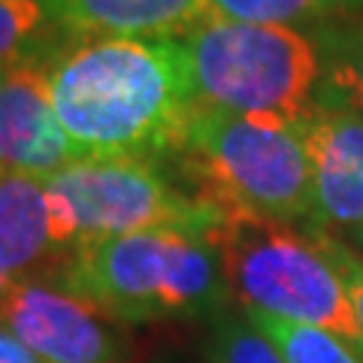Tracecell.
Here are the masks:
<instances>
[{
  "instance_id": "obj_19",
  "label": "cell",
  "mask_w": 363,
  "mask_h": 363,
  "mask_svg": "<svg viewBox=\"0 0 363 363\" xmlns=\"http://www.w3.org/2000/svg\"><path fill=\"white\" fill-rule=\"evenodd\" d=\"M9 288H13V285H9V281H6V279H0V303H4V297H6V294H9Z\"/></svg>"
},
{
  "instance_id": "obj_13",
  "label": "cell",
  "mask_w": 363,
  "mask_h": 363,
  "mask_svg": "<svg viewBox=\"0 0 363 363\" xmlns=\"http://www.w3.org/2000/svg\"><path fill=\"white\" fill-rule=\"evenodd\" d=\"M64 40L67 33L43 0H0V70L43 67Z\"/></svg>"
},
{
  "instance_id": "obj_17",
  "label": "cell",
  "mask_w": 363,
  "mask_h": 363,
  "mask_svg": "<svg viewBox=\"0 0 363 363\" xmlns=\"http://www.w3.org/2000/svg\"><path fill=\"white\" fill-rule=\"evenodd\" d=\"M318 240H321L324 252H327V257H330V264L336 267V272L342 276V285L348 291L351 306H354V315L360 321V330H363V257L351 245H345L342 240H339L336 233L318 230Z\"/></svg>"
},
{
  "instance_id": "obj_8",
  "label": "cell",
  "mask_w": 363,
  "mask_h": 363,
  "mask_svg": "<svg viewBox=\"0 0 363 363\" xmlns=\"http://www.w3.org/2000/svg\"><path fill=\"white\" fill-rule=\"evenodd\" d=\"M312 161V227L363 233V116L342 106H315L303 121Z\"/></svg>"
},
{
  "instance_id": "obj_21",
  "label": "cell",
  "mask_w": 363,
  "mask_h": 363,
  "mask_svg": "<svg viewBox=\"0 0 363 363\" xmlns=\"http://www.w3.org/2000/svg\"><path fill=\"white\" fill-rule=\"evenodd\" d=\"M360 9H363V0H360Z\"/></svg>"
},
{
  "instance_id": "obj_16",
  "label": "cell",
  "mask_w": 363,
  "mask_h": 363,
  "mask_svg": "<svg viewBox=\"0 0 363 363\" xmlns=\"http://www.w3.org/2000/svg\"><path fill=\"white\" fill-rule=\"evenodd\" d=\"M212 363H285L269 339L257 327L240 318L224 315L215 324L212 336Z\"/></svg>"
},
{
  "instance_id": "obj_1",
  "label": "cell",
  "mask_w": 363,
  "mask_h": 363,
  "mask_svg": "<svg viewBox=\"0 0 363 363\" xmlns=\"http://www.w3.org/2000/svg\"><path fill=\"white\" fill-rule=\"evenodd\" d=\"M43 70L79 157L167 164L185 143L194 97L179 40L67 37Z\"/></svg>"
},
{
  "instance_id": "obj_11",
  "label": "cell",
  "mask_w": 363,
  "mask_h": 363,
  "mask_svg": "<svg viewBox=\"0 0 363 363\" xmlns=\"http://www.w3.org/2000/svg\"><path fill=\"white\" fill-rule=\"evenodd\" d=\"M67 37L182 40L206 18L209 0H43Z\"/></svg>"
},
{
  "instance_id": "obj_20",
  "label": "cell",
  "mask_w": 363,
  "mask_h": 363,
  "mask_svg": "<svg viewBox=\"0 0 363 363\" xmlns=\"http://www.w3.org/2000/svg\"><path fill=\"white\" fill-rule=\"evenodd\" d=\"M354 240H363V233H360V236H354Z\"/></svg>"
},
{
  "instance_id": "obj_5",
  "label": "cell",
  "mask_w": 363,
  "mask_h": 363,
  "mask_svg": "<svg viewBox=\"0 0 363 363\" xmlns=\"http://www.w3.org/2000/svg\"><path fill=\"white\" fill-rule=\"evenodd\" d=\"M212 236L221 255L227 297L245 312L324 327L363 354L354 306L318 230H300L291 221L252 212H224Z\"/></svg>"
},
{
  "instance_id": "obj_7",
  "label": "cell",
  "mask_w": 363,
  "mask_h": 363,
  "mask_svg": "<svg viewBox=\"0 0 363 363\" xmlns=\"http://www.w3.org/2000/svg\"><path fill=\"white\" fill-rule=\"evenodd\" d=\"M0 324L43 363H121V321L61 285H13L0 303Z\"/></svg>"
},
{
  "instance_id": "obj_6",
  "label": "cell",
  "mask_w": 363,
  "mask_h": 363,
  "mask_svg": "<svg viewBox=\"0 0 363 363\" xmlns=\"http://www.w3.org/2000/svg\"><path fill=\"white\" fill-rule=\"evenodd\" d=\"M55 240L67 252L112 236L169 230H212L224 212L179 188L164 164L140 157H76L45 176Z\"/></svg>"
},
{
  "instance_id": "obj_10",
  "label": "cell",
  "mask_w": 363,
  "mask_h": 363,
  "mask_svg": "<svg viewBox=\"0 0 363 363\" xmlns=\"http://www.w3.org/2000/svg\"><path fill=\"white\" fill-rule=\"evenodd\" d=\"M70 255L55 240L45 179L0 173V279L61 285Z\"/></svg>"
},
{
  "instance_id": "obj_22",
  "label": "cell",
  "mask_w": 363,
  "mask_h": 363,
  "mask_svg": "<svg viewBox=\"0 0 363 363\" xmlns=\"http://www.w3.org/2000/svg\"><path fill=\"white\" fill-rule=\"evenodd\" d=\"M0 76H4V70H0Z\"/></svg>"
},
{
  "instance_id": "obj_12",
  "label": "cell",
  "mask_w": 363,
  "mask_h": 363,
  "mask_svg": "<svg viewBox=\"0 0 363 363\" xmlns=\"http://www.w3.org/2000/svg\"><path fill=\"white\" fill-rule=\"evenodd\" d=\"M312 37L321 55L318 106H342L363 116V21H327Z\"/></svg>"
},
{
  "instance_id": "obj_14",
  "label": "cell",
  "mask_w": 363,
  "mask_h": 363,
  "mask_svg": "<svg viewBox=\"0 0 363 363\" xmlns=\"http://www.w3.org/2000/svg\"><path fill=\"white\" fill-rule=\"evenodd\" d=\"M245 318L269 339V345L285 363H363V354L348 339L324 327L285 321L264 312H245Z\"/></svg>"
},
{
  "instance_id": "obj_18",
  "label": "cell",
  "mask_w": 363,
  "mask_h": 363,
  "mask_svg": "<svg viewBox=\"0 0 363 363\" xmlns=\"http://www.w3.org/2000/svg\"><path fill=\"white\" fill-rule=\"evenodd\" d=\"M0 363H43L21 339L0 324Z\"/></svg>"
},
{
  "instance_id": "obj_4",
  "label": "cell",
  "mask_w": 363,
  "mask_h": 363,
  "mask_svg": "<svg viewBox=\"0 0 363 363\" xmlns=\"http://www.w3.org/2000/svg\"><path fill=\"white\" fill-rule=\"evenodd\" d=\"M194 106L303 124L318 106L321 55L312 33L212 16L182 37Z\"/></svg>"
},
{
  "instance_id": "obj_3",
  "label": "cell",
  "mask_w": 363,
  "mask_h": 363,
  "mask_svg": "<svg viewBox=\"0 0 363 363\" xmlns=\"http://www.w3.org/2000/svg\"><path fill=\"white\" fill-rule=\"evenodd\" d=\"M173 164L191 194L221 212L312 221V161L303 124L194 106Z\"/></svg>"
},
{
  "instance_id": "obj_9",
  "label": "cell",
  "mask_w": 363,
  "mask_h": 363,
  "mask_svg": "<svg viewBox=\"0 0 363 363\" xmlns=\"http://www.w3.org/2000/svg\"><path fill=\"white\" fill-rule=\"evenodd\" d=\"M52 106L45 70L37 64L9 67L0 76V173L45 179L76 161Z\"/></svg>"
},
{
  "instance_id": "obj_2",
  "label": "cell",
  "mask_w": 363,
  "mask_h": 363,
  "mask_svg": "<svg viewBox=\"0 0 363 363\" xmlns=\"http://www.w3.org/2000/svg\"><path fill=\"white\" fill-rule=\"evenodd\" d=\"M212 230L169 227L85 242L73 248L61 288L121 324L209 315L227 300Z\"/></svg>"
},
{
  "instance_id": "obj_15",
  "label": "cell",
  "mask_w": 363,
  "mask_h": 363,
  "mask_svg": "<svg viewBox=\"0 0 363 363\" xmlns=\"http://www.w3.org/2000/svg\"><path fill=\"white\" fill-rule=\"evenodd\" d=\"M212 16L252 25H327L342 13H357L360 0H209Z\"/></svg>"
}]
</instances>
